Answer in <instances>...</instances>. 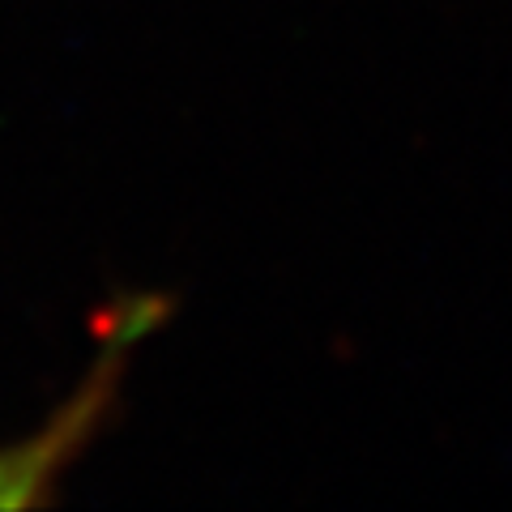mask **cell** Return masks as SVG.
Wrapping results in <instances>:
<instances>
[{"label":"cell","instance_id":"6da1fadb","mask_svg":"<svg viewBox=\"0 0 512 512\" xmlns=\"http://www.w3.org/2000/svg\"><path fill=\"white\" fill-rule=\"evenodd\" d=\"M64 431L60 436H47L35 448H22V453H5L0 457V504H26L39 487V474H47V466L56 461V453L64 448Z\"/></svg>","mask_w":512,"mask_h":512}]
</instances>
